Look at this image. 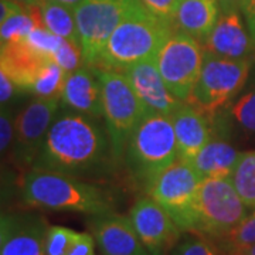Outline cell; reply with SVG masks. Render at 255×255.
I'll list each match as a JSON object with an SVG mask.
<instances>
[{
	"mask_svg": "<svg viewBox=\"0 0 255 255\" xmlns=\"http://www.w3.org/2000/svg\"><path fill=\"white\" fill-rule=\"evenodd\" d=\"M230 179L247 207L255 209V150L240 153Z\"/></svg>",
	"mask_w": 255,
	"mask_h": 255,
	"instance_id": "cell-24",
	"label": "cell"
},
{
	"mask_svg": "<svg viewBox=\"0 0 255 255\" xmlns=\"http://www.w3.org/2000/svg\"><path fill=\"white\" fill-rule=\"evenodd\" d=\"M24 6L16 0H0V23L24 11Z\"/></svg>",
	"mask_w": 255,
	"mask_h": 255,
	"instance_id": "cell-37",
	"label": "cell"
},
{
	"mask_svg": "<svg viewBox=\"0 0 255 255\" xmlns=\"http://www.w3.org/2000/svg\"><path fill=\"white\" fill-rule=\"evenodd\" d=\"M213 122L216 124L214 133L227 136L233 129H237L246 135L255 133V81L231 104L219 114H216Z\"/></svg>",
	"mask_w": 255,
	"mask_h": 255,
	"instance_id": "cell-22",
	"label": "cell"
},
{
	"mask_svg": "<svg viewBox=\"0 0 255 255\" xmlns=\"http://www.w3.org/2000/svg\"><path fill=\"white\" fill-rule=\"evenodd\" d=\"M108 139L94 118L80 112L57 117L31 169L60 173L85 174L94 172L105 160Z\"/></svg>",
	"mask_w": 255,
	"mask_h": 255,
	"instance_id": "cell-1",
	"label": "cell"
},
{
	"mask_svg": "<svg viewBox=\"0 0 255 255\" xmlns=\"http://www.w3.org/2000/svg\"><path fill=\"white\" fill-rule=\"evenodd\" d=\"M78 233L61 226L48 227L46 237V255H67Z\"/></svg>",
	"mask_w": 255,
	"mask_h": 255,
	"instance_id": "cell-29",
	"label": "cell"
},
{
	"mask_svg": "<svg viewBox=\"0 0 255 255\" xmlns=\"http://www.w3.org/2000/svg\"><path fill=\"white\" fill-rule=\"evenodd\" d=\"M97 71L102 85L104 118L108 129L111 153L119 159L125 153L132 133L146 115V110L125 74L102 68H97Z\"/></svg>",
	"mask_w": 255,
	"mask_h": 255,
	"instance_id": "cell-5",
	"label": "cell"
},
{
	"mask_svg": "<svg viewBox=\"0 0 255 255\" xmlns=\"http://www.w3.org/2000/svg\"><path fill=\"white\" fill-rule=\"evenodd\" d=\"M172 255H228L219 243L200 233H190L173 248Z\"/></svg>",
	"mask_w": 255,
	"mask_h": 255,
	"instance_id": "cell-26",
	"label": "cell"
},
{
	"mask_svg": "<svg viewBox=\"0 0 255 255\" xmlns=\"http://www.w3.org/2000/svg\"><path fill=\"white\" fill-rule=\"evenodd\" d=\"M26 41H27L28 46L33 47L38 53L53 57V54L58 50V47L61 46L63 38L55 36L54 33H51L48 28L36 27L28 34Z\"/></svg>",
	"mask_w": 255,
	"mask_h": 255,
	"instance_id": "cell-30",
	"label": "cell"
},
{
	"mask_svg": "<svg viewBox=\"0 0 255 255\" xmlns=\"http://www.w3.org/2000/svg\"><path fill=\"white\" fill-rule=\"evenodd\" d=\"M204 43V51L223 58L244 60L254 48V41L244 27L240 11L221 13Z\"/></svg>",
	"mask_w": 255,
	"mask_h": 255,
	"instance_id": "cell-17",
	"label": "cell"
},
{
	"mask_svg": "<svg viewBox=\"0 0 255 255\" xmlns=\"http://www.w3.org/2000/svg\"><path fill=\"white\" fill-rule=\"evenodd\" d=\"M51 57L41 54L27 41L3 43L0 53V71L6 74L17 85L20 91L31 90L40 71Z\"/></svg>",
	"mask_w": 255,
	"mask_h": 255,
	"instance_id": "cell-19",
	"label": "cell"
},
{
	"mask_svg": "<svg viewBox=\"0 0 255 255\" xmlns=\"http://www.w3.org/2000/svg\"><path fill=\"white\" fill-rule=\"evenodd\" d=\"M213 119L206 112L184 102L172 117L176 143H177V157L182 162L191 163L194 157L201 152L214 135Z\"/></svg>",
	"mask_w": 255,
	"mask_h": 255,
	"instance_id": "cell-16",
	"label": "cell"
},
{
	"mask_svg": "<svg viewBox=\"0 0 255 255\" xmlns=\"http://www.w3.org/2000/svg\"><path fill=\"white\" fill-rule=\"evenodd\" d=\"M125 152L130 173L147 190L166 169L179 160L172 117L146 114Z\"/></svg>",
	"mask_w": 255,
	"mask_h": 255,
	"instance_id": "cell-4",
	"label": "cell"
},
{
	"mask_svg": "<svg viewBox=\"0 0 255 255\" xmlns=\"http://www.w3.org/2000/svg\"><path fill=\"white\" fill-rule=\"evenodd\" d=\"M228 255H255V246L247 247V248H243V250H236V251H231V253H227Z\"/></svg>",
	"mask_w": 255,
	"mask_h": 255,
	"instance_id": "cell-39",
	"label": "cell"
},
{
	"mask_svg": "<svg viewBox=\"0 0 255 255\" xmlns=\"http://www.w3.org/2000/svg\"><path fill=\"white\" fill-rule=\"evenodd\" d=\"M140 255H150L149 253H143V254H140Z\"/></svg>",
	"mask_w": 255,
	"mask_h": 255,
	"instance_id": "cell-41",
	"label": "cell"
},
{
	"mask_svg": "<svg viewBox=\"0 0 255 255\" xmlns=\"http://www.w3.org/2000/svg\"><path fill=\"white\" fill-rule=\"evenodd\" d=\"M37 27L34 18L27 10L18 13L13 17L7 18L1 23L0 27V38L3 43H16V41H26L28 34Z\"/></svg>",
	"mask_w": 255,
	"mask_h": 255,
	"instance_id": "cell-28",
	"label": "cell"
},
{
	"mask_svg": "<svg viewBox=\"0 0 255 255\" xmlns=\"http://www.w3.org/2000/svg\"><path fill=\"white\" fill-rule=\"evenodd\" d=\"M51 58L60 67H63L64 70L68 74L74 73L75 70L81 68L82 63H84L81 47L75 46V44L67 41V40H64V38L61 46L58 47V50L53 54Z\"/></svg>",
	"mask_w": 255,
	"mask_h": 255,
	"instance_id": "cell-31",
	"label": "cell"
},
{
	"mask_svg": "<svg viewBox=\"0 0 255 255\" xmlns=\"http://www.w3.org/2000/svg\"><path fill=\"white\" fill-rule=\"evenodd\" d=\"M124 74L128 77L137 98L145 107L146 114H160L173 117V114L184 104L174 97L164 84L157 70L156 58L146 60L127 68Z\"/></svg>",
	"mask_w": 255,
	"mask_h": 255,
	"instance_id": "cell-14",
	"label": "cell"
},
{
	"mask_svg": "<svg viewBox=\"0 0 255 255\" xmlns=\"http://www.w3.org/2000/svg\"><path fill=\"white\" fill-rule=\"evenodd\" d=\"M67 77L68 73L51 58L40 71L30 92L34 94L37 98L60 101L63 97Z\"/></svg>",
	"mask_w": 255,
	"mask_h": 255,
	"instance_id": "cell-25",
	"label": "cell"
},
{
	"mask_svg": "<svg viewBox=\"0 0 255 255\" xmlns=\"http://www.w3.org/2000/svg\"><path fill=\"white\" fill-rule=\"evenodd\" d=\"M48 226L37 214H1L0 255H46Z\"/></svg>",
	"mask_w": 255,
	"mask_h": 255,
	"instance_id": "cell-13",
	"label": "cell"
},
{
	"mask_svg": "<svg viewBox=\"0 0 255 255\" xmlns=\"http://www.w3.org/2000/svg\"><path fill=\"white\" fill-rule=\"evenodd\" d=\"M248 216L231 179L201 180L197 197V233L213 240L226 237Z\"/></svg>",
	"mask_w": 255,
	"mask_h": 255,
	"instance_id": "cell-8",
	"label": "cell"
},
{
	"mask_svg": "<svg viewBox=\"0 0 255 255\" xmlns=\"http://www.w3.org/2000/svg\"><path fill=\"white\" fill-rule=\"evenodd\" d=\"M20 91L17 85L10 80L3 71H0V102L1 108H9V104Z\"/></svg>",
	"mask_w": 255,
	"mask_h": 255,
	"instance_id": "cell-35",
	"label": "cell"
},
{
	"mask_svg": "<svg viewBox=\"0 0 255 255\" xmlns=\"http://www.w3.org/2000/svg\"><path fill=\"white\" fill-rule=\"evenodd\" d=\"M135 0H84L74 10L84 64L94 67Z\"/></svg>",
	"mask_w": 255,
	"mask_h": 255,
	"instance_id": "cell-10",
	"label": "cell"
},
{
	"mask_svg": "<svg viewBox=\"0 0 255 255\" xmlns=\"http://www.w3.org/2000/svg\"><path fill=\"white\" fill-rule=\"evenodd\" d=\"M88 227L102 255H140L146 251L130 217L118 213L92 216Z\"/></svg>",
	"mask_w": 255,
	"mask_h": 255,
	"instance_id": "cell-15",
	"label": "cell"
},
{
	"mask_svg": "<svg viewBox=\"0 0 255 255\" xmlns=\"http://www.w3.org/2000/svg\"><path fill=\"white\" fill-rule=\"evenodd\" d=\"M38 7L41 10V16H43L46 28H48L51 33H54L55 36L61 37L75 46L81 47L73 9L53 0H41L38 3Z\"/></svg>",
	"mask_w": 255,
	"mask_h": 255,
	"instance_id": "cell-23",
	"label": "cell"
},
{
	"mask_svg": "<svg viewBox=\"0 0 255 255\" xmlns=\"http://www.w3.org/2000/svg\"><path fill=\"white\" fill-rule=\"evenodd\" d=\"M251 65L250 58H223L204 51L200 77L187 102L213 118L244 90Z\"/></svg>",
	"mask_w": 255,
	"mask_h": 255,
	"instance_id": "cell-6",
	"label": "cell"
},
{
	"mask_svg": "<svg viewBox=\"0 0 255 255\" xmlns=\"http://www.w3.org/2000/svg\"><path fill=\"white\" fill-rule=\"evenodd\" d=\"M219 0H182L173 26L179 31L204 41L219 20Z\"/></svg>",
	"mask_w": 255,
	"mask_h": 255,
	"instance_id": "cell-21",
	"label": "cell"
},
{
	"mask_svg": "<svg viewBox=\"0 0 255 255\" xmlns=\"http://www.w3.org/2000/svg\"><path fill=\"white\" fill-rule=\"evenodd\" d=\"M53 1H57V3H60V4H64V6L70 7V9L75 10L80 4H81L84 0H53Z\"/></svg>",
	"mask_w": 255,
	"mask_h": 255,
	"instance_id": "cell-38",
	"label": "cell"
},
{
	"mask_svg": "<svg viewBox=\"0 0 255 255\" xmlns=\"http://www.w3.org/2000/svg\"><path fill=\"white\" fill-rule=\"evenodd\" d=\"M129 217L137 237L150 255H166L180 238L182 230L150 196L137 199L130 209Z\"/></svg>",
	"mask_w": 255,
	"mask_h": 255,
	"instance_id": "cell-12",
	"label": "cell"
},
{
	"mask_svg": "<svg viewBox=\"0 0 255 255\" xmlns=\"http://www.w3.org/2000/svg\"><path fill=\"white\" fill-rule=\"evenodd\" d=\"M204 61L199 40L177 31L167 38L156 55V65L167 88L179 100H190Z\"/></svg>",
	"mask_w": 255,
	"mask_h": 255,
	"instance_id": "cell-9",
	"label": "cell"
},
{
	"mask_svg": "<svg viewBox=\"0 0 255 255\" xmlns=\"http://www.w3.org/2000/svg\"><path fill=\"white\" fill-rule=\"evenodd\" d=\"M16 1H18L23 6H34V4H38L41 0H16Z\"/></svg>",
	"mask_w": 255,
	"mask_h": 255,
	"instance_id": "cell-40",
	"label": "cell"
},
{
	"mask_svg": "<svg viewBox=\"0 0 255 255\" xmlns=\"http://www.w3.org/2000/svg\"><path fill=\"white\" fill-rule=\"evenodd\" d=\"M14 145V119L10 108H1L0 114V150L3 156H10Z\"/></svg>",
	"mask_w": 255,
	"mask_h": 255,
	"instance_id": "cell-33",
	"label": "cell"
},
{
	"mask_svg": "<svg viewBox=\"0 0 255 255\" xmlns=\"http://www.w3.org/2000/svg\"><path fill=\"white\" fill-rule=\"evenodd\" d=\"M219 3L223 13L243 11L244 14H248L255 10V0H219Z\"/></svg>",
	"mask_w": 255,
	"mask_h": 255,
	"instance_id": "cell-36",
	"label": "cell"
},
{
	"mask_svg": "<svg viewBox=\"0 0 255 255\" xmlns=\"http://www.w3.org/2000/svg\"><path fill=\"white\" fill-rule=\"evenodd\" d=\"M23 201L36 209L75 211L90 216L114 211L111 196L71 174L31 169L21 184Z\"/></svg>",
	"mask_w": 255,
	"mask_h": 255,
	"instance_id": "cell-3",
	"label": "cell"
},
{
	"mask_svg": "<svg viewBox=\"0 0 255 255\" xmlns=\"http://www.w3.org/2000/svg\"><path fill=\"white\" fill-rule=\"evenodd\" d=\"M58 112V101L36 98L14 117L11 157L18 167H33Z\"/></svg>",
	"mask_w": 255,
	"mask_h": 255,
	"instance_id": "cell-11",
	"label": "cell"
},
{
	"mask_svg": "<svg viewBox=\"0 0 255 255\" xmlns=\"http://www.w3.org/2000/svg\"><path fill=\"white\" fill-rule=\"evenodd\" d=\"M64 105L74 112H80L90 118L104 117L102 85L95 67L82 65L68 74L63 91Z\"/></svg>",
	"mask_w": 255,
	"mask_h": 255,
	"instance_id": "cell-18",
	"label": "cell"
},
{
	"mask_svg": "<svg viewBox=\"0 0 255 255\" xmlns=\"http://www.w3.org/2000/svg\"><path fill=\"white\" fill-rule=\"evenodd\" d=\"M172 27L149 13L140 0H135L114 30L94 67L124 73L140 61L153 60L173 34Z\"/></svg>",
	"mask_w": 255,
	"mask_h": 255,
	"instance_id": "cell-2",
	"label": "cell"
},
{
	"mask_svg": "<svg viewBox=\"0 0 255 255\" xmlns=\"http://www.w3.org/2000/svg\"><path fill=\"white\" fill-rule=\"evenodd\" d=\"M226 253L255 246V210L226 237L216 240Z\"/></svg>",
	"mask_w": 255,
	"mask_h": 255,
	"instance_id": "cell-27",
	"label": "cell"
},
{
	"mask_svg": "<svg viewBox=\"0 0 255 255\" xmlns=\"http://www.w3.org/2000/svg\"><path fill=\"white\" fill-rule=\"evenodd\" d=\"M67 255H95V240L91 234L78 233Z\"/></svg>",
	"mask_w": 255,
	"mask_h": 255,
	"instance_id": "cell-34",
	"label": "cell"
},
{
	"mask_svg": "<svg viewBox=\"0 0 255 255\" xmlns=\"http://www.w3.org/2000/svg\"><path fill=\"white\" fill-rule=\"evenodd\" d=\"M240 152L221 135L214 133L207 145L194 157L191 166L204 179H227L231 177L237 164Z\"/></svg>",
	"mask_w": 255,
	"mask_h": 255,
	"instance_id": "cell-20",
	"label": "cell"
},
{
	"mask_svg": "<svg viewBox=\"0 0 255 255\" xmlns=\"http://www.w3.org/2000/svg\"><path fill=\"white\" fill-rule=\"evenodd\" d=\"M180 1L182 0H140V3L149 13L169 23L170 26H173L174 16Z\"/></svg>",
	"mask_w": 255,
	"mask_h": 255,
	"instance_id": "cell-32",
	"label": "cell"
},
{
	"mask_svg": "<svg viewBox=\"0 0 255 255\" xmlns=\"http://www.w3.org/2000/svg\"><path fill=\"white\" fill-rule=\"evenodd\" d=\"M200 184L201 177L191 163L177 160L150 184L146 193L167 211L182 231L197 233Z\"/></svg>",
	"mask_w": 255,
	"mask_h": 255,
	"instance_id": "cell-7",
	"label": "cell"
}]
</instances>
